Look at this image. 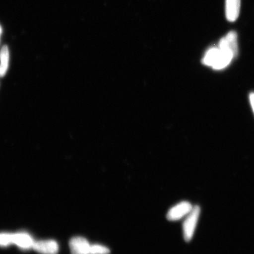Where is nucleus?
I'll use <instances>...</instances> for the list:
<instances>
[{
    "label": "nucleus",
    "mask_w": 254,
    "mask_h": 254,
    "mask_svg": "<svg viewBox=\"0 0 254 254\" xmlns=\"http://www.w3.org/2000/svg\"><path fill=\"white\" fill-rule=\"evenodd\" d=\"M234 58V55L230 51L221 49L219 47H213L206 52L202 63L215 69H222L229 65Z\"/></svg>",
    "instance_id": "1"
},
{
    "label": "nucleus",
    "mask_w": 254,
    "mask_h": 254,
    "mask_svg": "<svg viewBox=\"0 0 254 254\" xmlns=\"http://www.w3.org/2000/svg\"><path fill=\"white\" fill-rule=\"evenodd\" d=\"M201 209L197 205L193 206L190 213L184 218L183 224V236L186 242H190L194 235Z\"/></svg>",
    "instance_id": "2"
},
{
    "label": "nucleus",
    "mask_w": 254,
    "mask_h": 254,
    "mask_svg": "<svg viewBox=\"0 0 254 254\" xmlns=\"http://www.w3.org/2000/svg\"><path fill=\"white\" fill-rule=\"evenodd\" d=\"M193 206L190 203L183 201L173 206L167 212L168 221H177L183 219L191 211Z\"/></svg>",
    "instance_id": "3"
},
{
    "label": "nucleus",
    "mask_w": 254,
    "mask_h": 254,
    "mask_svg": "<svg viewBox=\"0 0 254 254\" xmlns=\"http://www.w3.org/2000/svg\"><path fill=\"white\" fill-rule=\"evenodd\" d=\"M237 38L236 31H230L220 40L219 47L221 49L230 51L233 54L235 57H236L238 53Z\"/></svg>",
    "instance_id": "4"
},
{
    "label": "nucleus",
    "mask_w": 254,
    "mask_h": 254,
    "mask_svg": "<svg viewBox=\"0 0 254 254\" xmlns=\"http://www.w3.org/2000/svg\"><path fill=\"white\" fill-rule=\"evenodd\" d=\"M33 249L41 254H57L59 247L56 241L44 240L35 241Z\"/></svg>",
    "instance_id": "5"
},
{
    "label": "nucleus",
    "mask_w": 254,
    "mask_h": 254,
    "mask_svg": "<svg viewBox=\"0 0 254 254\" xmlns=\"http://www.w3.org/2000/svg\"><path fill=\"white\" fill-rule=\"evenodd\" d=\"M90 244L85 238L76 237L69 241L71 254H90Z\"/></svg>",
    "instance_id": "6"
},
{
    "label": "nucleus",
    "mask_w": 254,
    "mask_h": 254,
    "mask_svg": "<svg viewBox=\"0 0 254 254\" xmlns=\"http://www.w3.org/2000/svg\"><path fill=\"white\" fill-rule=\"evenodd\" d=\"M241 0H225V15L227 20L234 22L239 17Z\"/></svg>",
    "instance_id": "7"
},
{
    "label": "nucleus",
    "mask_w": 254,
    "mask_h": 254,
    "mask_svg": "<svg viewBox=\"0 0 254 254\" xmlns=\"http://www.w3.org/2000/svg\"><path fill=\"white\" fill-rule=\"evenodd\" d=\"M34 242L33 238L26 233L13 234V244L22 250L33 249Z\"/></svg>",
    "instance_id": "8"
},
{
    "label": "nucleus",
    "mask_w": 254,
    "mask_h": 254,
    "mask_svg": "<svg viewBox=\"0 0 254 254\" xmlns=\"http://www.w3.org/2000/svg\"><path fill=\"white\" fill-rule=\"evenodd\" d=\"M9 54L8 48L4 46L0 51V77H4L9 65Z\"/></svg>",
    "instance_id": "9"
},
{
    "label": "nucleus",
    "mask_w": 254,
    "mask_h": 254,
    "mask_svg": "<svg viewBox=\"0 0 254 254\" xmlns=\"http://www.w3.org/2000/svg\"><path fill=\"white\" fill-rule=\"evenodd\" d=\"M13 244V234L0 233V247H6Z\"/></svg>",
    "instance_id": "10"
},
{
    "label": "nucleus",
    "mask_w": 254,
    "mask_h": 254,
    "mask_svg": "<svg viewBox=\"0 0 254 254\" xmlns=\"http://www.w3.org/2000/svg\"><path fill=\"white\" fill-rule=\"evenodd\" d=\"M110 250L109 248L99 245V244H94L91 245L90 254H110Z\"/></svg>",
    "instance_id": "11"
},
{
    "label": "nucleus",
    "mask_w": 254,
    "mask_h": 254,
    "mask_svg": "<svg viewBox=\"0 0 254 254\" xmlns=\"http://www.w3.org/2000/svg\"><path fill=\"white\" fill-rule=\"evenodd\" d=\"M250 100L251 105H252V109L254 113V93H251L250 95Z\"/></svg>",
    "instance_id": "12"
},
{
    "label": "nucleus",
    "mask_w": 254,
    "mask_h": 254,
    "mask_svg": "<svg viewBox=\"0 0 254 254\" xmlns=\"http://www.w3.org/2000/svg\"><path fill=\"white\" fill-rule=\"evenodd\" d=\"M2 34V28L1 27V25H0V37H1Z\"/></svg>",
    "instance_id": "13"
}]
</instances>
